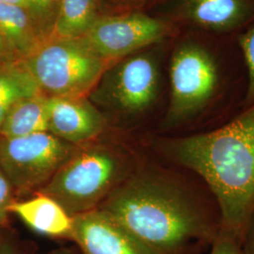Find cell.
I'll return each instance as SVG.
<instances>
[{"label":"cell","instance_id":"ba28073f","mask_svg":"<svg viewBox=\"0 0 254 254\" xmlns=\"http://www.w3.org/2000/svg\"><path fill=\"white\" fill-rule=\"evenodd\" d=\"M98 84L97 100L124 114L138 116L152 109L160 92L159 66L153 56H133ZM97 84V85H98Z\"/></svg>","mask_w":254,"mask_h":254},{"label":"cell","instance_id":"8992f818","mask_svg":"<svg viewBox=\"0 0 254 254\" xmlns=\"http://www.w3.org/2000/svg\"><path fill=\"white\" fill-rule=\"evenodd\" d=\"M79 147L49 132L21 137L0 136V169L16 195L35 194Z\"/></svg>","mask_w":254,"mask_h":254},{"label":"cell","instance_id":"e0dca14e","mask_svg":"<svg viewBox=\"0 0 254 254\" xmlns=\"http://www.w3.org/2000/svg\"><path fill=\"white\" fill-rule=\"evenodd\" d=\"M237 41L245 64L246 91L242 105L245 107L254 102V24L238 35Z\"/></svg>","mask_w":254,"mask_h":254},{"label":"cell","instance_id":"8fae6325","mask_svg":"<svg viewBox=\"0 0 254 254\" xmlns=\"http://www.w3.org/2000/svg\"><path fill=\"white\" fill-rule=\"evenodd\" d=\"M178 17L205 34H227L254 24V0H180Z\"/></svg>","mask_w":254,"mask_h":254},{"label":"cell","instance_id":"ac0fdd59","mask_svg":"<svg viewBox=\"0 0 254 254\" xmlns=\"http://www.w3.org/2000/svg\"><path fill=\"white\" fill-rule=\"evenodd\" d=\"M30 2L33 15L48 39L54 26L61 0H30Z\"/></svg>","mask_w":254,"mask_h":254},{"label":"cell","instance_id":"2e32d148","mask_svg":"<svg viewBox=\"0 0 254 254\" xmlns=\"http://www.w3.org/2000/svg\"><path fill=\"white\" fill-rule=\"evenodd\" d=\"M42 93L21 61L0 64V127L13 105Z\"/></svg>","mask_w":254,"mask_h":254},{"label":"cell","instance_id":"3957f363","mask_svg":"<svg viewBox=\"0 0 254 254\" xmlns=\"http://www.w3.org/2000/svg\"><path fill=\"white\" fill-rule=\"evenodd\" d=\"M209 42V41H208ZM205 38L190 39L174 50L170 65V101L165 131L192 127L208 131L227 121L234 77Z\"/></svg>","mask_w":254,"mask_h":254},{"label":"cell","instance_id":"44dd1931","mask_svg":"<svg viewBox=\"0 0 254 254\" xmlns=\"http://www.w3.org/2000/svg\"><path fill=\"white\" fill-rule=\"evenodd\" d=\"M241 242L244 254H254V207L248 218Z\"/></svg>","mask_w":254,"mask_h":254},{"label":"cell","instance_id":"4fadbf2b","mask_svg":"<svg viewBox=\"0 0 254 254\" xmlns=\"http://www.w3.org/2000/svg\"><path fill=\"white\" fill-rule=\"evenodd\" d=\"M0 33L19 61L35 52L47 40L28 9L1 3Z\"/></svg>","mask_w":254,"mask_h":254},{"label":"cell","instance_id":"9c48e42d","mask_svg":"<svg viewBox=\"0 0 254 254\" xmlns=\"http://www.w3.org/2000/svg\"><path fill=\"white\" fill-rule=\"evenodd\" d=\"M106 120L87 97H48V132L73 145L94 142Z\"/></svg>","mask_w":254,"mask_h":254},{"label":"cell","instance_id":"277c9868","mask_svg":"<svg viewBox=\"0 0 254 254\" xmlns=\"http://www.w3.org/2000/svg\"><path fill=\"white\" fill-rule=\"evenodd\" d=\"M139 163L124 148L91 142L80 146L37 193L58 201L71 217L81 215L97 208Z\"/></svg>","mask_w":254,"mask_h":254},{"label":"cell","instance_id":"7402d4cb","mask_svg":"<svg viewBox=\"0 0 254 254\" xmlns=\"http://www.w3.org/2000/svg\"><path fill=\"white\" fill-rule=\"evenodd\" d=\"M19 61L18 59L10 50L6 41L0 33V64H10Z\"/></svg>","mask_w":254,"mask_h":254},{"label":"cell","instance_id":"603a6c76","mask_svg":"<svg viewBox=\"0 0 254 254\" xmlns=\"http://www.w3.org/2000/svg\"><path fill=\"white\" fill-rule=\"evenodd\" d=\"M0 254H23L18 246L0 235Z\"/></svg>","mask_w":254,"mask_h":254},{"label":"cell","instance_id":"5bb4252c","mask_svg":"<svg viewBox=\"0 0 254 254\" xmlns=\"http://www.w3.org/2000/svg\"><path fill=\"white\" fill-rule=\"evenodd\" d=\"M42 132H48V97L44 93L13 105L0 127L2 137H21Z\"/></svg>","mask_w":254,"mask_h":254},{"label":"cell","instance_id":"cb8c5ba5","mask_svg":"<svg viewBox=\"0 0 254 254\" xmlns=\"http://www.w3.org/2000/svg\"><path fill=\"white\" fill-rule=\"evenodd\" d=\"M0 3L1 4H6V5H13V6H19V7L25 8V9H28L32 13V15H33L32 5H31L30 0H0Z\"/></svg>","mask_w":254,"mask_h":254},{"label":"cell","instance_id":"6da1fadb","mask_svg":"<svg viewBox=\"0 0 254 254\" xmlns=\"http://www.w3.org/2000/svg\"><path fill=\"white\" fill-rule=\"evenodd\" d=\"M96 209L151 254H196L222 229L218 202L195 174L140 162Z\"/></svg>","mask_w":254,"mask_h":254},{"label":"cell","instance_id":"9a60e30c","mask_svg":"<svg viewBox=\"0 0 254 254\" xmlns=\"http://www.w3.org/2000/svg\"><path fill=\"white\" fill-rule=\"evenodd\" d=\"M97 0H61L48 39H78L99 18Z\"/></svg>","mask_w":254,"mask_h":254},{"label":"cell","instance_id":"30bf717a","mask_svg":"<svg viewBox=\"0 0 254 254\" xmlns=\"http://www.w3.org/2000/svg\"><path fill=\"white\" fill-rule=\"evenodd\" d=\"M71 239L82 254H151L99 209L73 217Z\"/></svg>","mask_w":254,"mask_h":254},{"label":"cell","instance_id":"5b68a950","mask_svg":"<svg viewBox=\"0 0 254 254\" xmlns=\"http://www.w3.org/2000/svg\"><path fill=\"white\" fill-rule=\"evenodd\" d=\"M47 97H87L113 64L103 60L81 38L47 39L23 61Z\"/></svg>","mask_w":254,"mask_h":254},{"label":"cell","instance_id":"d6986e66","mask_svg":"<svg viewBox=\"0 0 254 254\" xmlns=\"http://www.w3.org/2000/svg\"><path fill=\"white\" fill-rule=\"evenodd\" d=\"M210 254H244L241 239L221 229L211 245Z\"/></svg>","mask_w":254,"mask_h":254},{"label":"cell","instance_id":"7a4b0ae2","mask_svg":"<svg viewBox=\"0 0 254 254\" xmlns=\"http://www.w3.org/2000/svg\"><path fill=\"white\" fill-rule=\"evenodd\" d=\"M152 145L207 186L220 209L222 230L242 241L254 207V102L211 130L156 136Z\"/></svg>","mask_w":254,"mask_h":254},{"label":"cell","instance_id":"ffe728a7","mask_svg":"<svg viewBox=\"0 0 254 254\" xmlns=\"http://www.w3.org/2000/svg\"><path fill=\"white\" fill-rule=\"evenodd\" d=\"M16 193L9 180L0 169V230L6 226L9 215V206L14 201Z\"/></svg>","mask_w":254,"mask_h":254},{"label":"cell","instance_id":"52a82bcc","mask_svg":"<svg viewBox=\"0 0 254 254\" xmlns=\"http://www.w3.org/2000/svg\"><path fill=\"white\" fill-rule=\"evenodd\" d=\"M172 23L143 12L100 16L83 41L103 60L113 64L160 42L173 32Z\"/></svg>","mask_w":254,"mask_h":254},{"label":"cell","instance_id":"7c38bea8","mask_svg":"<svg viewBox=\"0 0 254 254\" xmlns=\"http://www.w3.org/2000/svg\"><path fill=\"white\" fill-rule=\"evenodd\" d=\"M9 211L42 236L71 239L73 217L58 201L46 195L35 193L30 199L14 200Z\"/></svg>","mask_w":254,"mask_h":254}]
</instances>
